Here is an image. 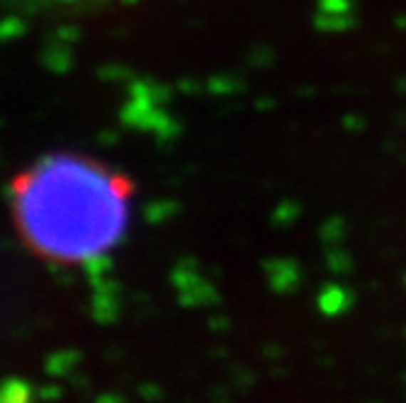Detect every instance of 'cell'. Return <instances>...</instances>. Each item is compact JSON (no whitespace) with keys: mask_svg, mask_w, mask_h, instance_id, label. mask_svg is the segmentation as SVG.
Instances as JSON below:
<instances>
[{"mask_svg":"<svg viewBox=\"0 0 406 403\" xmlns=\"http://www.w3.org/2000/svg\"><path fill=\"white\" fill-rule=\"evenodd\" d=\"M134 194L125 170L83 151H51L10 180L8 209L29 256L56 268H85L125 241Z\"/></svg>","mask_w":406,"mask_h":403,"instance_id":"cell-1","label":"cell"},{"mask_svg":"<svg viewBox=\"0 0 406 403\" xmlns=\"http://www.w3.org/2000/svg\"><path fill=\"white\" fill-rule=\"evenodd\" d=\"M321 309L326 311V313H340L343 309H348V304H350V294L345 292V289H340L336 287V284H331V287H326L323 289V294H321Z\"/></svg>","mask_w":406,"mask_h":403,"instance_id":"cell-2","label":"cell"},{"mask_svg":"<svg viewBox=\"0 0 406 403\" xmlns=\"http://www.w3.org/2000/svg\"><path fill=\"white\" fill-rule=\"evenodd\" d=\"M328 263L333 265V270H336V272L350 270V258H348V253H345V251H331V253H328Z\"/></svg>","mask_w":406,"mask_h":403,"instance_id":"cell-3","label":"cell"},{"mask_svg":"<svg viewBox=\"0 0 406 403\" xmlns=\"http://www.w3.org/2000/svg\"><path fill=\"white\" fill-rule=\"evenodd\" d=\"M326 13H348L350 10V0H321Z\"/></svg>","mask_w":406,"mask_h":403,"instance_id":"cell-4","label":"cell"}]
</instances>
